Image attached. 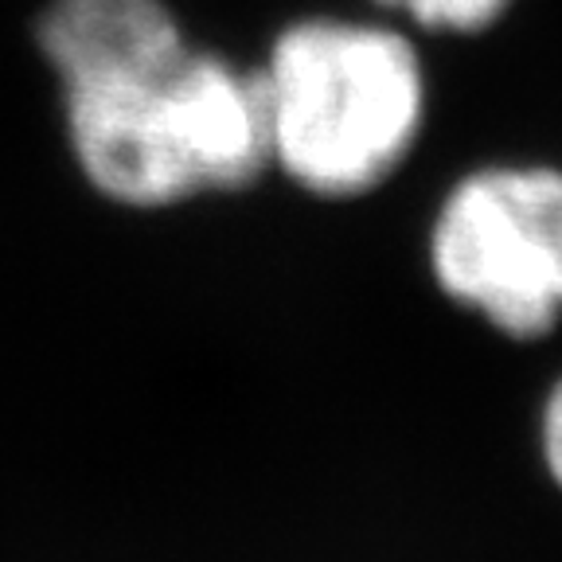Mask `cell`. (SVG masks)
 I'll return each mask as SVG.
<instances>
[{"instance_id":"6da1fadb","label":"cell","mask_w":562,"mask_h":562,"mask_svg":"<svg viewBox=\"0 0 562 562\" xmlns=\"http://www.w3.org/2000/svg\"><path fill=\"white\" fill-rule=\"evenodd\" d=\"M418 40L379 12L285 20L255 63L270 172L325 203L383 192L430 125V70Z\"/></svg>"},{"instance_id":"7a4b0ae2","label":"cell","mask_w":562,"mask_h":562,"mask_svg":"<svg viewBox=\"0 0 562 562\" xmlns=\"http://www.w3.org/2000/svg\"><path fill=\"white\" fill-rule=\"evenodd\" d=\"M82 184L125 211H172L255 188L270 172L255 63L188 44L149 67L59 87Z\"/></svg>"},{"instance_id":"3957f363","label":"cell","mask_w":562,"mask_h":562,"mask_svg":"<svg viewBox=\"0 0 562 562\" xmlns=\"http://www.w3.org/2000/svg\"><path fill=\"white\" fill-rule=\"evenodd\" d=\"M434 290L488 333L539 344L562 328V165L488 160L461 172L426 227Z\"/></svg>"},{"instance_id":"277c9868","label":"cell","mask_w":562,"mask_h":562,"mask_svg":"<svg viewBox=\"0 0 562 562\" xmlns=\"http://www.w3.org/2000/svg\"><path fill=\"white\" fill-rule=\"evenodd\" d=\"M32 35L55 87L165 63L192 44L168 0H47Z\"/></svg>"},{"instance_id":"5b68a950","label":"cell","mask_w":562,"mask_h":562,"mask_svg":"<svg viewBox=\"0 0 562 562\" xmlns=\"http://www.w3.org/2000/svg\"><path fill=\"white\" fill-rule=\"evenodd\" d=\"M371 12L411 27L414 35L473 40L501 27L519 0H363Z\"/></svg>"},{"instance_id":"8992f818","label":"cell","mask_w":562,"mask_h":562,"mask_svg":"<svg viewBox=\"0 0 562 562\" xmlns=\"http://www.w3.org/2000/svg\"><path fill=\"white\" fill-rule=\"evenodd\" d=\"M536 449H539V465H543L547 481L562 492V375L547 386L543 403H539Z\"/></svg>"}]
</instances>
